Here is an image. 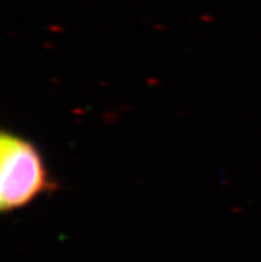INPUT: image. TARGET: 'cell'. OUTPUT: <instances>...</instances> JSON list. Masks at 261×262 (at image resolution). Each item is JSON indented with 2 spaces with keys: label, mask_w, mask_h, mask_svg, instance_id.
Wrapping results in <instances>:
<instances>
[{
  "label": "cell",
  "mask_w": 261,
  "mask_h": 262,
  "mask_svg": "<svg viewBox=\"0 0 261 262\" xmlns=\"http://www.w3.org/2000/svg\"><path fill=\"white\" fill-rule=\"evenodd\" d=\"M55 188L44 157L27 137L11 130L0 135V210L23 209Z\"/></svg>",
  "instance_id": "obj_1"
}]
</instances>
